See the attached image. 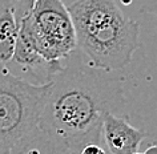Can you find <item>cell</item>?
I'll return each mask as SVG.
<instances>
[{
	"label": "cell",
	"mask_w": 157,
	"mask_h": 154,
	"mask_svg": "<svg viewBox=\"0 0 157 154\" xmlns=\"http://www.w3.org/2000/svg\"><path fill=\"white\" fill-rule=\"evenodd\" d=\"M104 69L65 66L49 81L41 113V152L83 153L91 144L104 145L107 113L125 116L123 82Z\"/></svg>",
	"instance_id": "1"
},
{
	"label": "cell",
	"mask_w": 157,
	"mask_h": 154,
	"mask_svg": "<svg viewBox=\"0 0 157 154\" xmlns=\"http://www.w3.org/2000/svg\"><path fill=\"white\" fill-rule=\"evenodd\" d=\"M77 48L96 68L113 72L132 61L140 45V25L115 0H76L69 7Z\"/></svg>",
	"instance_id": "2"
},
{
	"label": "cell",
	"mask_w": 157,
	"mask_h": 154,
	"mask_svg": "<svg viewBox=\"0 0 157 154\" xmlns=\"http://www.w3.org/2000/svg\"><path fill=\"white\" fill-rule=\"evenodd\" d=\"M48 86L27 81L0 61V154L41 153L40 120Z\"/></svg>",
	"instance_id": "3"
},
{
	"label": "cell",
	"mask_w": 157,
	"mask_h": 154,
	"mask_svg": "<svg viewBox=\"0 0 157 154\" xmlns=\"http://www.w3.org/2000/svg\"><path fill=\"white\" fill-rule=\"evenodd\" d=\"M29 24L37 51L48 61L68 58L77 49L75 21L63 0H35Z\"/></svg>",
	"instance_id": "4"
},
{
	"label": "cell",
	"mask_w": 157,
	"mask_h": 154,
	"mask_svg": "<svg viewBox=\"0 0 157 154\" xmlns=\"http://www.w3.org/2000/svg\"><path fill=\"white\" fill-rule=\"evenodd\" d=\"M103 138L108 153L136 154L140 152L141 142L147 138V132L133 126L128 114L107 113L103 122Z\"/></svg>",
	"instance_id": "5"
},
{
	"label": "cell",
	"mask_w": 157,
	"mask_h": 154,
	"mask_svg": "<svg viewBox=\"0 0 157 154\" xmlns=\"http://www.w3.org/2000/svg\"><path fill=\"white\" fill-rule=\"evenodd\" d=\"M19 33L15 0H0V61L10 62L13 57Z\"/></svg>",
	"instance_id": "6"
},
{
	"label": "cell",
	"mask_w": 157,
	"mask_h": 154,
	"mask_svg": "<svg viewBox=\"0 0 157 154\" xmlns=\"http://www.w3.org/2000/svg\"><path fill=\"white\" fill-rule=\"evenodd\" d=\"M143 8L145 12L152 13L157 17V0H143Z\"/></svg>",
	"instance_id": "7"
},
{
	"label": "cell",
	"mask_w": 157,
	"mask_h": 154,
	"mask_svg": "<svg viewBox=\"0 0 157 154\" xmlns=\"http://www.w3.org/2000/svg\"><path fill=\"white\" fill-rule=\"evenodd\" d=\"M152 152H157V144H153L144 150V153H152Z\"/></svg>",
	"instance_id": "8"
}]
</instances>
